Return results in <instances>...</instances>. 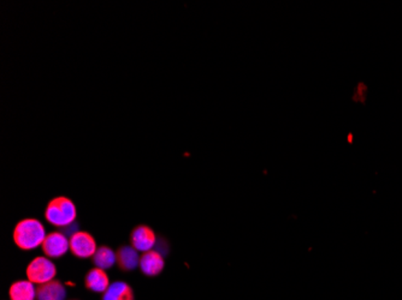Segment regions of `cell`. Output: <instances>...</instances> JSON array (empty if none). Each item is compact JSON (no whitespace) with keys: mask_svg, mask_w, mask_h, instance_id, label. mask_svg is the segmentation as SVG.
Masks as SVG:
<instances>
[{"mask_svg":"<svg viewBox=\"0 0 402 300\" xmlns=\"http://www.w3.org/2000/svg\"><path fill=\"white\" fill-rule=\"evenodd\" d=\"M57 268L47 257H36L27 267V277L34 285H44L55 280Z\"/></svg>","mask_w":402,"mask_h":300,"instance_id":"3957f363","label":"cell"},{"mask_svg":"<svg viewBox=\"0 0 402 300\" xmlns=\"http://www.w3.org/2000/svg\"><path fill=\"white\" fill-rule=\"evenodd\" d=\"M66 290L62 282L52 280L44 285H39L36 288V299L38 300H65Z\"/></svg>","mask_w":402,"mask_h":300,"instance_id":"9c48e42d","label":"cell"},{"mask_svg":"<svg viewBox=\"0 0 402 300\" xmlns=\"http://www.w3.org/2000/svg\"><path fill=\"white\" fill-rule=\"evenodd\" d=\"M46 236L45 227L36 219H25L18 222L14 230L16 245L25 251L42 245Z\"/></svg>","mask_w":402,"mask_h":300,"instance_id":"6da1fadb","label":"cell"},{"mask_svg":"<svg viewBox=\"0 0 402 300\" xmlns=\"http://www.w3.org/2000/svg\"><path fill=\"white\" fill-rule=\"evenodd\" d=\"M155 241H157L155 233L152 228H149L146 225L135 227L130 236L131 246L136 251L142 252V254L153 250Z\"/></svg>","mask_w":402,"mask_h":300,"instance_id":"8992f818","label":"cell"},{"mask_svg":"<svg viewBox=\"0 0 402 300\" xmlns=\"http://www.w3.org/2000/svg\"><path fill=\"white\" fill-rule=\"evenodd\" d=\"M41 247L46 257L60 258L70 250V239L62 232H51L50 234L46 236Z\"/></svg>","mask_w":402,"mask_h":300,"instance_id":"5b68a950","label":"cell"},{"mask_svg":"<svg viewBox=\"0 0 402 300\" xmlns=\"http://www.w3.org/2000/svg\"><path fill=\"white\" fill-rule=\"evenodd\" d=\"M85 284L88 290L95 293H105L111 285L109 276L106 275L104 269L100 268H93L87 273Z\"/></svg>","mask_w":402,"mask_h":300,"instance_id":"ba28073f","label":"cell"},{"mask_svg":"<svg viewBox=\"0 0 402 300\" xmlns=\"http://www.w3.org/2000/svg\"><path fill=\"white\" fill-rule=\"evenodd\" d=\"M11 300H34L36 290L34 284L29 280L16 281L9 290Z\"/></svg>","mask_w":402,"mask_h":300,"instance_id":"7c38bea8","label":"cell"},{"mask_svg":"<svg viewBox=\"0 0 402 300\" xmlns=\"http://www.w3.org/2000/svg\"><path fill=\"white\" fill-rule=\"evenodd\" d=\"M76 206L68 197H55L45 210V217L51 225L55 227H68L76 220Z\"/></svg>","mask_w":402,"mask_h":300,"instance_id":"7a4b0ae2","label":"cell"},{"mask_svg":"<svg viewBox=\"0 0 402 300\" xmlns=\"http://www.w3.org/2000/svg\"><path fill=\"white\" fill-rule=\"evenodd\" d=\"M97 243L88 232L77 231L70 236V251L79 258H90L97 252Z\"/></svg>","mask_w":402,"mask_h":300,"instance_id":"277c9868","label":"cell"},{"mask_svg":"<svg viewBox=\"0 0 402 300\" xmlns=\"http://www.w3.org/2000/svg\"><path fill=\"white\" fill-rule=\"evenodd\" d=\"M93 263L100 269H109L117 263V254L108 246H101L93 256Z\"/></svg>","mask_w":402,"mask_h":300,"instance_id":"4fadbf2b","label":"cell"},{"mask_svg":"<svg viewBox=\"0 0 402 300\" xmlns=\"http://www.w3.org/2000/svg\"><path fill=\"white\" fill-rule=\"evenodd\" d=\"M139 267L145 275L157 276L164 269V258L158 251L151 250L140 257Z\"/></svg>","mask_w":402,"mask_h":300,"instance_id":"52a82bcc","label":"cell"},{"mask_svg":"<svg viewBox=\"0 0 402 300\" xmlns=\"http://www.w3.org/2000/svg\"><path fill=\"white\" fill-rule=\"evenodd\" d=\"M117 254V264L122 271H131L140 266L139 251L133 246H122Z\"/></svg>","mask_w":402,"mask_h":300,"instance_id":"30bf717a","label":"cell"},{"mask_svg":"<svg viewBox=\"0 0 402 300\" xmlns=\"http://www.w3.org/2000/svg\"><path fill=\"white\" fill-rule=\"evenodd\" d=\"M103 300H134V292L127 282L116 281L106 290Z\"/></svg>","mask_w":402,"mask_h":300,"instance_id":"8fae6325","label":"cell"}]
</instances>
